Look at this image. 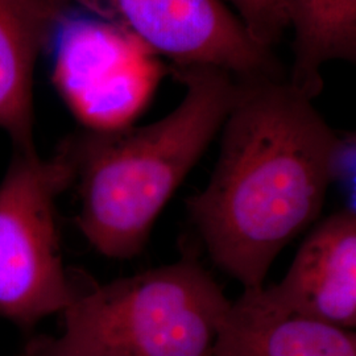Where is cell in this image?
Segmentation results:
<instances>
[{
	"instance_id": "6da1fadb",
	"label": "cell",
	"mask_w": 356,
	"mask_h": 356,
	"mask_svg": "<svg viewBox=\"0 0 356 356\" xmlns=\"http://www.w3.org/2000/svg\"><path fill=\"white\" fill-rule=\"evenodd\" d=\"M220 151L188 210L213 261L244 291L321 216L338 134L286 78L236 79Z\"/></svg>"
},
{
	"instance_id": "7a4b0ae2",
	"label": "cell",
	"mask_w": 356,
	"mask_h": 356,
	"mask_svg": "<svg viewBox=\"0 0 356 356\" xmlns=\"http://www.w3.org/2000/svg\"><path fill=\"white\" fill-rule=\"evenodd\" d=\"M185 86L177 107L145 126L82 131L61 145L79 194L78 227L110 259L140 254L156 219L220 132L238 82L214 66L169 67Z\"/></svg>"
},
{
	"instance_id": "3957f363",
	"label": "cell",
	"mask_w": 356,
	"mask_h": 356,
	"mask_svg": "<svg viewBox=\"0 0 356 356\" xmlns=\"http://www.w3.org/2000/svg\"><path fill=\"white\" fill-rule=\"evenodd\" d=\"M231 301L198 261L164 267L76 293L64 327L33 342V356H211Z\"/></svg>"
},
{
	"instance_id": "277c9868",
	"label": "cell",
	"mask_w": 356,
	"mask_h": 356,
	"mask_svg": "<svg viewBox=\"0 0 356 356\" xmlns=\"http://www.w3.org/2000/svg\"><path fill=\"white\" fill-rule=\"evenodd\" d=\"M73 185L60 145L51 157L13 151L0 181V318L32 327L73 301L57 227V200Z\"/></svg>"
},
{
	"instance_id": "5b68a950",
	"label": "cell",
	"mask_w": 356,
	"mask_h": 356,
	"mask_svg": "<svg viewBox=\"0 0 356 356\" xmlns=\"http://www.w3.org/2000/svg\"><path fill=\"white\" fill-rule=\"evenodd\" d=\"M45 53L51 82L88 131L129 127L169 72L138 38L92 13L64 7Z\"/></svg>"
},
{
	"instance_id": "8992f818",
	"label": "cell",
	"mask_w": 356,
	"mask_h": 356,
	"mask_svg": "<svg viewBox=\"0 0 356 356\" xmlns=\"http://www.w3.org/2000/svg\"><path fill=\"white\" fill-rule=\"evenodd\" d=\"M119 26L169 67L214 66L236 79L279 76L272 49L259 45L225 0H57Z\"/></svg>"
},
{
	"instance_id": "52a82bcc",
	"label": "cell",
	"mask_w": 356,
	"mask_h": 356,
	"mask_svg": "<svg viewBox=\"0 0 356 356\" xmlns=\"http://www.w3.org/2000/svg\"><path fill=\"white\" fill-rule=\"evenodd\" d=\"M244 296L263 310L347 330L356 326V213L322 220L298 248L284 279Z\"/></svg>"
},
{
	"instance_id": "ba28073f",
	"label": "cell",
	"mask_w": 356,
	"mask_h": 356,
	"mask_svg": "<svg viewBox=\"0 0 356 356\" xmlns=\"http://www.w3.org/2000/svg\"><path fill=\"white\" fill-rule=\"evenodd\" d=\"M63 8L57 0H0V129L13 151H38L33 78Z\"/></svg>"
},
{
	"instance_id": "9c48e42d",
	"label": "cell",
	"mask_w": 356,
	"mask_h": 356,
	"mask_svg": "<svg viewBox=\"0 0 356 356\" xmlns=\"http://www.w3.org/2000/svg\"><path fill=\"white\" fill-rule=\"evenodd\" d=\"M211 356H356L355 331L270 313L242 294L231 302Z\"/></svg>"
},
{
	"instance_id": "30bf717a",
	"label": "cell",
	"mask_w": 356,
	"mask_h": 356,
	"mask_svg": "<svg viewBox=\"0 0 356 356\" xmlns=\"http://www.w3.org/2000/svg\"><path fill=\"white\" fill-rule=\"evenodd\" d=\"M282 20L293 29L288 82L316 99L327 63L356 60V0H279Z\"/></svg>"
},
{
	"instance_id": "8fae6325",
	"label": "cell",
	"mask_w": 356,
	"mask_h": 356,
	"mask_svg": "<svg viewBox=\"0 0 356 356\" xmlns=\"http://www.w3.org/2000/svg\"><path fill=\"white\" fill-rule=\"evenodd\" d=\"M239 17L254 41L267 48L279 42L286 29L280 13L279 0H225Z\"/></svg>"
},
{
	"instance_id": "7c38bea8",
	"label": "cell",
	"mask_w": 356,
	"mask_h": 356,
	"mask_svg": "<svg viewBox=\"0 0 356 356\" xmlns=\"http://www.w3.org/2000/svg\"><path fill=\"white\" fill-rule=\"evenodd\" d=\"M355 134L338 135L331 161V184L337 182L343 191L348 211L355 213Z\"/></svg>"
},
{
	"instance_id": "4fadbf2b",
	"label": "cell",
	"mask_w": 356,
	"mask_h": 356,
	"mask_svg": "<svg viewBox=\"0 0 356 356\" xmlns=\"http://www.w3.org/2000/svg\"><path fill=\"white\" fill-rule=\"evenodd\" d=\"M26 356H33V355H29V354H26Z\"/></svg>"
}]
</instances>
